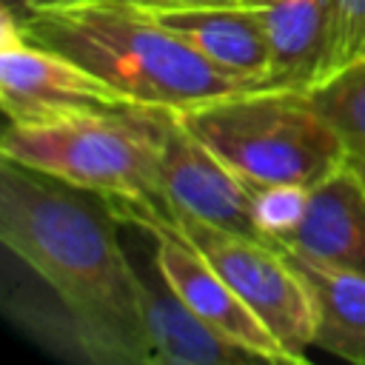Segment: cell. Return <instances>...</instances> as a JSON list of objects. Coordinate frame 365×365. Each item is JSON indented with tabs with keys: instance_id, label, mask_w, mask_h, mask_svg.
<instances>
[{
	"instance_id": "obj_1",
	"label": "cell",
	"mask_w": 365,
	"mask_h": 365,
	"mask_svg": "<svg viewBox=\"0 0 365 365\" xmlns=\"http://www.w3.org/2000/svg\"><path fill=\"white\" fill-rule=\"evenodd\" d=\"M117 222L100 194L0 160V242L54 291L80 356L154 365L148 282L125 257Z\"/></svg>"
},
{
	"instance_id": "obj_2",
	"label": "cell",
	"mask_w": 365,
	"mask_h": 365,
	"mask_svg": "<svg viewBox=\"0 0 365 365\" xmlns=\"http://www.w3.org/2000/svg\"><path fill=\"white\" fill-rule=\"evenodd\" d=\"M17 17L26 40L80 63L143 108L185 111L251 88L128 3L83 0Z\"/></svg>"
},
{
	"instance_id": "obj_3",
	"label": "cell",
	"mask_w": 365,
	"mask_h": 365,
	"mask_svg": "<svg viewBox=\"0 0 365 365\" xmlns=\"http://www.w3.org/2000/svg\"><path fill=\"white\" fill-rule=\"evenodd\" d=\"M174 114L251 188L274 182L311 188L351 157L308 88L251 86Z\"/></svg>"
},
{
	"instance_id": "obj_4",
	"label": "cell",
	"mask_w": 365,
	"mask_h": 365,
	"mask_svg": "<svg viewBox=\"0 0 365 365\" xmlns=\"http://www.w3.org/2000/svg\"><path fill=\"white\" fill-rule=\"evenodd\" d=\"M157 108L86 111L6 123L0 157L106 200H160Z\"/></svg>"
},
{
	"instance_id": "obj_5",
	"label": "cell",
	"mask_w": 365,
	"mask_h": 365,
	"mask_svg": "<svg viewBox=\"0 0 365 365\" xmlns=\"http://www.w3.org/2000/svg\"><path fill=\"white\" fill-rule=\"evenodd\" d=\"M154 205L165 225L188 240L265 322L288 356L294 362H305V348L314 345V305L302 277L294 271L282 248L174 211L163 200H154Z\"/></svg>"
},
{
	"instance_id": "obj_6",
	"label": "cell",
	"mask_w": 365,
	"mask_h": 365,
	"mask_svg": "<svg viewBox=\"0 0 365 365\" xmlns=\"http://www.w3.org/2000/svg\"><path fill=\"white\" fill-rule=\"evenodd\" d=\"M106 200V197H103ZM120 222L137 225L151 237L154 271L163 282L211 328L254 351L262 362H294L265 322L234 294V288L214 271V265L165 220L157 214L154 200H106Z\"/></svg>"
},
{
	"instance_id": "obj_7",
	"label": "cell",
	"mask_w": 365,
	"mask_h": 365,
	"mask_svg": "<svg viewBox=\"0 0 365 365\" xmlns=\"http://www.w3.org/2000/svg\"><path fill=\"white\" fill-rule=\"evenodd\" d=\"M0 106L11 123L143 108L80 63L26 40L9 6L0 11Z\"/></svg>"
},
{
	"instance_id": "obj_8",
	"label": "cell",
	"mask_w": 365,
	"mask_h": 365,
	"mask_svg": "<svg viewBox=\"0 0 365 365\" xmlns=\"http://www.w3.org/2000/svg\"><path fill=\"white\" fill-rule=\"evenodd\" d=\"M160 200L182 214L225 231L271 242L254 222V188L237 177L205 143H200L174 111L163 117Z\"/></svg>"
},
{
	"instance_id": "obj_9",
	"label": "cell",
	"mask_w": 365,
	"mask_h": 365,
	"mask_svg": "<svg viewBox=\"0 0 365 365\" xmlns=\"http://www.w3.org/2000/svg\"><path fill=\"white\" fill-rule=\"evenodd\" d=\"M137 9H143L165 31L188 43L225 74L251 86H271V48L259 20L251 11L228 3H174Z\"/></svg>"
},
{
	"instance_id": "obj_10",
	"label": "cell",
	"mask_w": 365,
	"mask_h": 365,
	"mask_svg": "<svg viewBox=\"0 0 365 365\" xmlns=\"http://www.w3.org/2000/svg\"><path fill=\"white\" fill-rule=\"evenodd\" d=\"M277 245L297 248L328 265L365 274V180L351 157L311 185L302 222Z\"/></svg>"
},
{
	"instance_id": "obj_11",
	"label": "cell",
	"mask_w": 365,
	"mask_h": 365,
	"mask_svg": "<svg viewBox=\"0 0 365 365\" xmlns=\"http://www.w3.org/2000/svg\"><path fill=\"white\" fill-rule=\"evenodd\" d=\"M251 11L271 48V86L311 88L325 68L334 0H225Z\"/></svg>"
},
{
	"instance_id": "obj_12",
	"label": "cell",
	"mask_w": 365,
	"mask_h": 365,
	"mask_svg": "<svg viewBox=\"0 0 365 365\" xmlns=\"http://www.w3.org/2000/svg\"><path fill=\"white\" fill-rule=\"evenodd\" d=\"M279 248L311 294L314 345L345 362L365 365V274L328 265L297 248Z\"/></svg>"
},
{
	"instance_id": "obj_13",
	"label": "cell",
	"mask_w": 365,
	"mask_h": 365,
	"mask_svg": "<svg viewBox=\"0 0 365 365\" xmlns=\"http://www.w3.org/2000/svg\"><path fill=\"white\" fill-rule=\"evenodd\" d=\"M163 279V277H160ZM154 365H248L262 362L254 351L228 339L200 319L165 282L145 288Z\"/></svg>"
},
{
	"instance_id": "obj_14",
	"label": "cell",
	"mask_w": 365,
	"mask_h": 365,
	"mask_svg": "<svg viewBox=\"0 0 365 365\" xmlns=\"http://www.w3.org/2000/svg\"><path fill=\"white\" fill-rule=\"evenodd\" d=\"M308 91L342 134L348 154H365V57L322 77Z\"/></svg>"
},
{
	"instance_id": "obj_15",
	"label": "cell",
	"mask_w": 365,
	"mask_h": 365,
	"mask_svg": "<svg viewBox=\"0 0 365 365\" xmlns=\"http://www.w3.org/2000/svg\"><path fill=\"white\" fill-rule=\"evenodd\" d=\"M308 197L311 188L299 182H274V185H259L254 188V222L257 228L271 240L288 237L305 217L308 211Z\"/></svg>"
},
{
	"instance_id": "obj_16",
	"label": "cell",
	"mask_w": 365,
	"mask_h": 365,
	"mask_svg": "<svg viewBox=\"0 0 365 365\" xmlns=\"http://www.w3.org/2000/svg\"><path fill=\"white\" fill-rule=\"evenodd\" d=\"M362 57H365V0H334L331 43H328L322 77H328Z\"/></svg>"
},
{
	"instance_id": "obj_17",
	"label": "cell",
	"mask_w": 365,
	"mask_h": 365,
	"mask_svg": "<svg viewBox=\"0 0 365 365\" xmlns=\"http://www.w3.org/2000/svg\"><path fill=\"white\" fill-rule=\"evenodd\" d=\"M128 6H174V3H225V0H117Z\"/></svg>"
},
{
	"instance_id": "obj_18",
	"label": "cell",
	"mask_w": 365,
	"mask_h": 365,
	"mask_svg": "<svg viewBox=\"0 0 365 365\" xmlns=\"http://www.w3.org/2000/svg\"><path fill=\"white\" fill-rule=\"evenodd\" d=\"M3 6H9V9L17 11V14H23V11H29V9L43 6V0H3Z\"/></svg>"
},
{
	"instance_id": "obj_19",
	"label": "cell",
	"mask_w": 365,
	"mask_h": 365,
	"mask_svg": "<svg viewBox=\"0 0 365 365\" xmlns=\"http://www.w3.org/2000/svg\"><path fill=\"white\" fill-rule=\"evenodd\" d=\"M351 163H354V168L359 171V177L365 180V154H351Z\"/></svg>"
},
{
	"instance_id": "obj_20",
	"label": "cell",
	"mask_w": 365,
	"mask_h": 365,
	"mask_svg": "<svg viewBox=\"0 0 365 365\" xmlns=\"http://www.w3.org/2000/svg\"><path fill=\"white\" fill-rule=\"evenodd\" d=\"M66 3H83V0H43V6H66ZM37 6V9H43Z\"/></svg>"
}]
</instances>
